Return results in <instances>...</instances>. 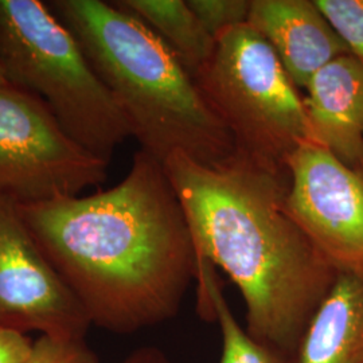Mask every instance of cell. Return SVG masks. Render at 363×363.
<instances>
[{
    "instance_id": "cell-12",
    "label": "cell",
    "mask_w": 363,
    "mask_h": 363,
    "mask_svg": "<svg viewBox=\"0 0 363 363\" xmlns=\"http://www.w3.org/2000/svg\"><path fill=\"white\" fill-rule=\"evenodd\" d=\"M117 7L140 19L162 39L194 78L211 58L216 38L183 0H116Z\"/></svg>"
},
{
    "instance_id": "cell-4",
    "label": "cell",
    "mask_w": 363,
    "mask_h": 363,
    "mask_svg": "<svg viewBox=\"0 0 363 363\" xmlns=\"http://www.w3.org/2000/svg\"><path fill=\"white\" fill-rule=\"evenodd\" d=\"M0 66L9 84L39 97L93 155L109 163L132 136L77 39L46 1L0 0Z\"/></svg>"
},
{
    "instance_id": "cell-7",
    "label": "cell",
    "mask_w": 363,
    "mask_h": 363,
    "mask_svg": "<svg viewBox=\"0 0 363 363\" xmlns=\"http://www.w3.org/2000/svg\"><path fill=\"white\" fill-rule=\"evenodd\" d=\"M286 206L337 273L363 276V167L304 142L289 157Z\"/></svg>"
},
{
    "instance_id": "cell-14",
    "label": "cell",
    "mask_w": 363,
    "mask_h": 363,
    "mask_svg": "<svg viewBox=\"0 0 363 363\" xmlns=\"http://www.w3.org/2000/svg\"><path fill=\"white\" fill-rule=\"evenodd\" d=\"M351 54L363 62V0H315Z\"/></svg>"
},
{
    "instance_id": "cell-3",
    "label": "cell",
    "mask_w": 363,
    "mask_h": 363,
    "mask_svg": "<svg viewBox=\"0 0 363 363\" xmlns=\"http://www.w3.org/2000/svg\"><path fill=\"white\" fill-rule=\"evenodd\" d=\"M123 112L142 151L181 152L203 166L235 154L233 138L167 45L140 19L101 0H49Z\"/></svg>"
},
{
    "instance_id": "cell-19",
    "label": "cell",
    "mask_w": 363,
    "mask_h": 363,
    "mask_svg": "<svg viewBox=\"0 0 363 363\" xmlns=\"http://www.w3.org/2000/svg\"><path fill=\"white\" fill-rule=\"evenodd\" d=\"M6 84H9V82H7V79L4 77V73H3L1 66H0V86H3V85H6Z\"/></svg>"
},
{
    "instance_id": "cell-11",
    "label": "cell",
    "mask_w": 363,
    "mask_h": 363,
    "mask_svg": "<svg viewBox=\"0 0 363 363\" xmlns=\"http://www.w3.org/2000/svg\"><path fill=\"white\" fill-rule=\"evenodd\" d=\"M288 363H363V276L337 273Z\"/></svg>"
},
{
    "instance_id": "cell-15",
    "label": "cell",
    "mask_w": 363,
    "mask_h": 363,
    "mask_svg": "<svg viewBox=\"0 0 363 363\" xmlns=\"http://www.w3.org/2000/svg\"><path fill=\"white\" fill-rule=\"evenodd\" d=\"M199 23L211 37L247 23L250 0H186Z\"/></svg>"
},
{
    "instance_id": "cell-2",
    "label": "cell",
    "mask_w": 363,
    "mask_h": 363,
    "mask_svg": "<svg viewBox=\"0 0 363 363\" xmlns=\"http://www.w3.org/2000/svg\"><path fill=\"white\" fill-rule=\"evenodd\" d=\"M163 166L196 256L232 279L245 303L247 333L288 363L337 276L288 211V171L237 152L218 166L177 152Z\"/></svg>"
},
{
    "instance_id": "cell-16",
    "label": "cell",
    "mask_w": 363,
    "mask_h": 363,
    "mask_svg": "<svg viewBox=\"0 0 363 363\" xmlns=\"http://www.w3.org/2000/svg\"><path fill=\"white\" fill-rule=\"evenodd\" d=\"M23 363H100L85 337L40 335Z\"/></svg>"
},
{
    "instance_id": "cell-9",
    "label": "cell",
    "mask_w": 363,
    "mask_h": 363,
    "mask_svg": "<svg viewBox=\"0 0 363 363\" xmlns=\"http://www.w3.org/2000/svg\"><path fill=\"white\" fill-rule=\"evenodd\" d=\"M247 25L269 43L298 91L327 64L351 54L315 0H250Z\"/></svg>"
},
{
    "instance_id": "cell-10",
    "label": "cell",
    "mask_w": 363,
    "mask_h": 363,
    "mask_svg": "<svg viewBox=\"0 0 363 363\" xmlns=\"http://www.w3.org/2000/svg\"><path fill=\"white\" fill-rule=\"evenodd\" d=\"M304 109L308 142L350 167H363V62L337 57L308 82Z\"/></svg>"
},
{
    "instance_id": "cell-8",
    "label": "cell",
    "mask_w": 363,
    "mask_h": 363,
    "mask_svg": "<svg viewBox=\"0 0 363 363\" xmlns=\"http://www.w3.org/2000/svg\"><path fill=\"white\" fill-rule=\"evenodd\" d=\"M91 322L19 214L0 196V327L85 337Z\"/></svg>"
},
{
    "instance_id": "cell-13",
    "label": "cell",
    "mask_w": 363,
    "mask_h": 363,
    "mask_svg": "<svg viewBox=\"0 0 363 363\" xmlns=\"http://www.w3.org/2000/svg\"><path fill=\"white\" fill-rule=\"evenodd\" d=\"M198 312L203 320H216L222 335L220 363H286L277 354L250 337L244 330L223 298L216 267L208 259L196 256Z\"/></svg>"
},
{
    "instance_id": "cell-18",
    "label": "cell",
    "mask_w": 363,
    "mask_h": 363,
    "mask_svg": "<svg viewBox=\"0 0 363 363\" xmlns=\"http://www.w3.org/2000/svg\"><path fill=\"white\" fill-rule=\"evenodd\" d=\"M121 363H172L169 357L157 347L145 346L133 351Z\"/></svg>"
},
{
    "instance_id": "cell-6",
    "label": "cell",
    "mask_w": 363,
    "mask_h": 363,
    "mask_svg": "<svg viewBox=\"0 0 363 363\" xmlns=\"http://www.w3.org/2000/svg\"><path fill=\"white\" fill-rule=\"evenodd\" d=\"M109 163L76 142L39 97L0 86V196L31 205L77 196L106 181Z\"/></svg>"
},
{
    "instance_id": "cell-17",
    "label": "cell",
    "mask_w": 363,
    "mask_h": 363,
    "mask_svg": "<svg viewBox=\"0 0 363 363\" xmlns=\"http://www.w3.org/2000/svg\"><path fill=\"white\" fill-rule=\"evenodd\" d=\"M33 342L26 334L0 327V363H23Z\"/></svg>"
},
{
    "instance_id": "cell-1",
    "label": "cell",
    "mask_w": 363,
    "mask_h": 363,
    "mask_svg": "<svg viewBox=\"0 0 363 363\" xmlns=\"http://www.w3.org/2000/svg\"><path fill=\"white\" fill-rule=\"evenodd\" d=\"M18 208L91 325L105 331L133 334L175 318L196 280L181 201L163 163L142 150L108 190Z\"/></svg>"
},
{
    "instance_id": "cell-5",
    "label": "cell",
    "mask_w": 363,
    "mask_h": 363,
    "mask_svg": "<svg viewBox=\"0 0 363 363\" xmlns=\"http://www.w3.org/2000/svg\"><path fill=\"white\" fill-rule=\"evenodd\" d=\"M194 79L238 155L288 171L289 157L308 142L304 99L262 35L247 23L222 31Z\"/></svg>"
}]
</instances>
